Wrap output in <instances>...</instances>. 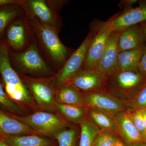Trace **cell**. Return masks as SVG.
Masks as SVG:
<instances>
[{
  "label": "cell",
  "instance_id": "1",
  "mask_svg": "<svg viewBox=\"0 0 146 146\" xmlns=\"http://www.w3.org/2000/svg\"><path fill=\"white\" fill-rule=\"evenodd\" d=\"M20 5L45 52L54 64L64 65L68 50L59 39L58 33L52 28L40 22L25 6Z\"/></svg>",
  "mask_w": 146,
  "mask_h": 146
},
{
  "label": "cell",
  "instance_id": "2",
  "mask_svg": "<svg viewBox=\"0 0 146 146\" xmlns=\"http://www.w3.org/2000/svg\"><path fill=\"white\" fill-rule=\"evenodd\" d=\"M0 74L6 92L11 99L25 103H31L28 89L13 68L9 48L2 39H0Z\"/></svg>",
  "mask_w": 146,
  "mask_h": 146
},
{
  "label": "cell",
  "instance_id": "3",
  "mask_svg": "<svg viewBox=\"0 0 146 146\" xmlns=\"http://www.w3.org/2000/svg\"><path fill=\"white\" fill-rule=\"evenodd\" d=\"M9 55L12 65L21 72L37 75L53 74L40 54L35 40L23 51L16 52L9 50Z\"/></svg>",
  "mask_w": 146,
  "mask_h": 146
},
{
  "label": "cell",
  "instance_id": "4",
  "mask_svg": "<svg viewBox=\"0 0 146 146\" xmlns=\"http://www.w3.org/2000/svg\"><path fill=\"white\" fill-rule=\"evenodd\" d=\"M18 120L32 129L38 135L54 136L58 132L68 127L65 120L48 112H38L24 117Z\"/></svg>",
  "mask_w": 146,
  "mask_h": 146
},
{
  "label": "cell",
  "instance_id": "5",
  "mask_svg": "<svg viewBox=\"0 0 146 146\" xmlns=\"http://www.w3.org/2000/svg\"><path fill=\"white\" fill-rule=\"evenodd\" d=\"M93 35V31H90L78 48L66 61L59 72L50 80L55 89H57L67 83L71 78L82 69Z\"/></svg>",
  "mask_w": 146,
  "mask_h": 146
},
{
  "label": "cell",
  "instance_id": "6",
  "mask_svg": "<svg viewBox=\"0 0 146 146\" xmlns=\"http://www.w3.org/2000/svg\"><path fill=\"white\" fill-rule=\"evenodd\" d=\"M145 79L138 70L119 71L106 80L104 89L110 93L127 98Z\"/></svg>",
  "mask_w": 146,
  "mask_h": 146
},
{
  "label": "cell",
  "instance_id": "7",
  "mask_svg": "<svg viewBox=\"0 0 146 146\" xmlns=\"http://www.w3.org/2000/svg\"><path fill=\"white\" fill-rule=\"evenodd\" d=\"M31 29L25 14L23 13L14 19L6 29L2 40L9 50L16 52L23 51L28 46Z\"/></svg>",
  "mask_w": 146,
  "mask_h": 146
},
{
  "label": "cell",
  "instance_id": "8",
  "mask_svg": "<svg viewBox=\"0 0 146 146\" xmlns=\"http://www.w3.org/2000/svg\"><path fill=\"white\" fill-rule=\"evenodd\" d=\"M113 18L99 25L94 33L87 50L82 70H92L104 50L110 33L112 31ZM81 69V70H82Z\"/></svg>",
  "mask_w": 146,
  "mask_h": 146
},
{
  "label": "cell",
  "instance_id": "9",
  "mask_svg": "<svg viewBox=\"0 0 146 146\" xmlns=\"http://www.w3.org/2000/svg\"><path fill=\"white\" fill-rule=\"evenodd\" d=\"M104 90L82 94L85 107L102 110L114 116L125 111V102Z\"/></svg>",
  "mask_w": 146,
  "mask_h": 146
},
{
  "label": "cell",
  "instance_id": "10",
  "mask_svg": "<svg viewBox=\"0 0 146 146\" xmlns=\"http://www.w3.org/2000/svg\"><path fill=\"white\" fill-rule=\"evenodd\" d=\"M119 31H112L104 50L92 70L98 73L105 80L119 71L118 67L117 40Z\"/></svg>",
  "mask_w": 146,
  "mask_h": 146
},
{
  "label": "cell",
  "instance_id": "11",
  "mask_svg": "<svg viewBox=\"0 0 146 146\" xmlns=\"http://www.w3.org/2000/svg\"><path fill=\"white\" fill-rule=\"evenodd\" d=\"M21 4L27 7L40 22L55 30L60 28L59 17L56 9L50 1L44 0H21Z\"/></svg>",
  "mask_w": 146,
  "mask_h": 146
},
{
  "label": "cell",
  "instance_id": "12",
  "mask_svg": "<svg viewBox=\"0 0 146 146\" xmlns=\"http://www.w3.org/2000/svg\"><path fill=\"white\" fill-rule=\"evenodd\" d=\"M105 81L104 78L95 71L82 69L66 83L70 84L80 92L86 93L104 90Z\"/></svg>",
  "mask_w": 146,
  "mask_h": 146
},
{
  "label": "cell",
  "instance_id": "13",
  "mask_svg": "<svg viewBox=\"0 0 146 146\" xmlns=\"http://www.w3.org/2000/svg\"><path fill=\"white\" fill-rule=\"evenodd\" d=\"M117 135L127 146L138 142H143L142 134L131 119L128 110L115 115Z\"/></svg>",
  "mask_w": 146,
  "mask_h": 146
},
{
  "label": "cell",
  "instance_id": "14",
  "mask_svg": "<svg viewBox=\"0 0 146 146\" xmlns=\"http://www.w3.org/2000/svg\"><path fill=\"white\" fill-rule=\"evenodd\" d=\"M146 21V1L141 2L137 7L124 10L113 17L112 31H120Z\"/></svg>",
  "mask_w": 146,
  "mask_h": 146
},
{
  "label": "cell",
  "instance_id": "15",
  "mask_svg": "<svg viewBox=\"0 0 146 146\" xmlns=\"http://www.w3.org/2000/svg\"><path fill=\"white\" fill-rule=\"evenodd\" d=\"M27 82L39 105L50 107L55 105L54 87L50 81L27 78Z\"/></svg>",
  "mask_w": 146,
  "mask_h": 146
},
{
  "label": "cell",
  "instance_id": "16",
  "mask_svg": "<svg viewBox=\"0 0 146 146\" xmlns=\"http://www.w3.org/2000/svg\"><path fill=\"white\" fill-rule=\"evenodd\" d=\"M146 40L140 25L132 26L120 31L117 40L118 52L144 46Z\"/></svg>",
  "mask_w": 146,
  "mask_h": 146
},
{
  "label": "cell",
  "instance_id": "17",
  "mask_svg": "<svg viewBox=\"0 0 146 146\" xmlns=\"http://www.w3.org/2000/svg\"><path fill=\"white\" fill-rule=\"evenodd\" d=\"M0 133L3 135L38 134L32 129L18 119L0 110Z\"/></svg>",
  "mask_w": 146,
  "mask_h": 146
},
{
  "label": "cell",
  "instance_id": "18",
  "mask_svg": "<svg viewBox=\"0 0 146 146\" xmlns=\"http://www.w3.org/2000/svg\"><path fill=\"white\" fill-rule=\"evenodd\" d=\"M3 138L10 146H56L54 141L36 134L3 135Z\"/></svg>",
  "mask_w": 146,
  "mask_h": 146
},
{
  "label": "cell",
  "instance_id": "19",
  "mask_svg": "<svg viewBox=\"0 0 146 146\" xmlns=\"http://www.w3.org/2000/svg\"><path fill=\"white\" fill-rule=\"evenodd\" d=\"M55 99L57 103L85 107L82 94L68 83L56 89Z\"/></svg>",
  "mask_w": 146,
  "mask_h": 146
},
{
  "label": "cell",
  "instance_id": "20",
  "mask_svg": "<svg viewBox=\"0 0 146 146\" xmlns=\"http://www.w3.org/2000/svg\"><path fill=\"white\" fill-rule=\"evenodd\" d=\"M89 118L99 128L102 132L117 134L115 116L102 110L87 108Z\"/></svg>",
  "mask_w": 146,
  "mask_h": 146
},
{
  "label": "cell",
  "instance_id": "21",
  "mask_svg": "<svg viewBox=\"0 0 146 146\" xmlns=\"http://www.w3.org/2000/svg\"><path fill=\"white\" fill-rule=\"evenodd\" d=\"M145 47L119 52L118 56L119 71L138 70V63Z\"/></svg>",
  "mask_w": 146,
  "mask_h": 146
},
{
  "label": "cell",
  "instance_id": "22",
  "mask_svg": "<svg viewBox=\"0 0 146 146\" xmlns=\"http://www.w3.org/2000/svg\"><path fill=\"white\" fill-rule=\"evenodd\" d=\"M55 107L68 121L80 124L88 118L85 106L61 104L56 103Z\"/></svg>",
  "mask_w": 146,
  "mask_h": 146
},
{
  "label": "cell",
  "instance_id": "23",
  "mask_svg": "<svg viewBox=\"0 0 146 146\" xmlns=\"http://www.w3.org/2000/svg\"><path fill=\"white\" fill-rule=\"evenodd\" d=\"M23 13L19 4H7L0 6V39H3L6 29L14 19Z\"/></svg>",
  "mask_w": 146,
  "mask_h": 146
},
{
  "label": "cell",
  "instance_id": "24",
  "mask_svg": "<svg viewBox=\"0 0 146 146\" xmlns=\"http://www.w3.org/2000/svg\"><path fill=\"white\" fill-rule=\"evenodd\" d=\"M80 125L81 132L79 146H92L95 138L102 131L89 117Z\"/></svg>",
  "mask_w": 146,
  "mask_h": 146
},
{
  "label": "cell",
  "instance_id": "25",
  "mask_svg": "<svg viewBox=\"0 0 146 146\" xmlns=\"http://www.w3.org/2000/svg\"><path fill=\"white\" fill-rule=\"evenodd\" d=\"M127 99L126 104L131 109L146 110V78Z\"/></svg>",
  "mask_w": 146,
  "mask_h": 146
},
{
  "label": "cell",
  "instance_id": "26",
  "mask_svg": "<svg viewBox=\"0 0 146 146\" xmlns=\"http://www.w3.org/2000/svg\"><path fill=\"white\" fill-rule=\"evenodd\" d=\"M58 146H78L77 133L75 128L68 127L54 135Z\"/></svg>",
  "mask_w": 146,
  "mask_h": 146
},
{
  "label": "cell",
  "instance_id": "27",
  "mask_svg": "<svg viewBox=\"0 0 146 146\" xmlns=\"http://www.w3.org/2000/svg\"><path fill=\"white\" fill-rule=\"evenodd\" d=\"M118 138L115 133L101 132L95 138L92 146H114Z\"/></svg>",
  "mask_w": 146,
  "mask_h": 146
},
{
  "label": "cell",
  "instance_id": "28",
  "mask_svg": "<svg viewBox=\"0 0 146 146\" xmlns=\"http://www.w3.org/2000/svg\"><path fill=\"white\" fill-rule=\"evenodd\" d=\"M0 106L10 112H19L21 109L18 105L7 97L3 89L0 80Z\"/></svg>",
  "mask_w": 146,
  "mask_h": 146
},
{
  "label": "cell",
  "instance_id": "29",
  "mask_svg": "<svg viewBox=\"0 0 146 146\" xmlns=\"http://www.w3.org/2000/svg\"><path fill=\"white\" fill-rule=\"evenodd\" d=\"M128 111L133 124L141 134L143 133L145 128L141 110L131 109L128 110Z\"/></svg>",
  "mask_w": 146,
  "mask_h": 146
},
{
  "label": "cell",
  "instance_id": "30",
  "mask_svg": "<svg viewBox=\"0 0 146 146\" xmlns=\"http://www.w3.org/2000/svg\"><path fill=\"white\" fill-rule=\"evenodd\" d=\"M138 70L145 78H146V47L144 48L143 52L138 63Z\"/></svg>",
  "mask_w": 146,
  "mask_h": 146
},
{
  "label": "cell",
  "instance_id": "31",
  "mask_svg": "<svg viewBox=\"0 0 146 146\" xmlns=\"http://www.w3.org/2000/svg\"><path fill=\"white\" fill-rule=\"evenodd\" d=\"M136 0H128V1H121L119 5L121 7L124 8V10H127L132 8V6L137 2Z\"/></svg>",
  "mask_w": 146,
  "mask_h": 146
},
{
  "label": "cell",
  "instance_id": "32",
  "mask_svg": "<svg viewBox=\"0 0 146 146\" xmlns=\"http://www.w3.org/2000/svg\"><path fill=\"white\" fill-rule=\"evenodd\" d=\"M21 0H0V6L7 4H19Z\"/></svg>",
  "mask_w": 146,
  "mask_h": 146
},
{
  "label": "cell",
  "instance_id": "33",
  "mask_svg": "<svg viewBox=\"0 0 146 146\" xmlns=\"http://www.w3.org/2000/svg\"><path fill=\"white\" fill-rule=\"evenodd\" d=\"M114 146H127L125 143L120 138H118Z\"/></svg>",
  "mask_w": 146,
  "mask_h": 146
},
{
  "label": "cell",
  "instance_id": "34",
  "mask_svg": "<svg viewBox=\"0 0 146 146\" xmlns=\"http://www.w3.org/2000/svg\"><path fill=\"white\" fill-rule=\"evenodd\" d=\"M143 119L144 126H145V131H146V110H141Z\"/></svg>",
  "mask_w": 146,
  "mask_h": 146
},
{
  "label": "cell",
  "instance_id": "35",
  "mask_svg": "<svg viewBox=\"0 0 146 146\" xmlns=\"http://www.w3.org/2000/svg\"><path fill=\"white\" fill-rule=\"evenodd\" d=\"M139 25L143 31L146 40V21L141 23V24H139Z\"/></svg>",
  "mask_w": 146,
  "mask_h": 146
},
{
  "label": "cell",
  "instance_id": "36",
  "mask_svg": "<svg viewBox=\"0 0 146 146\" xmlns=\"http://www.w3.org/2000/svg\"><path fill=\"white\" fill-rule=\"evenodd\" d=\"M128 146H146V143L144 142H138Z\"/></svg>",
  "mask_w": 146,
  "mask_h": 146
},
{
  "label": "cell",
  "instance_id": "37",
  "mask_svg": "<svg viewBox=\"0 0 146 146\" xmlns=\"http://www.w3.org/2000/svg\"><path fill=\"white\" fill-rule=\"evenodd\" d=\"M0 146H10L9 144L6 142L5 140L3 139V138H2L1 141H0Z\"/></svg>",
  "mask_w": 146,
  "mask_h": 146
},
{
  "label": "cell",
  "instance_id": "38",
  "mask_svg": "<svg viewBox=\"0 0 146 146\" xmlns=\"http://www.w3.org/2000/svg\"><path fill=\"white\" fill-rule=\"evenodd\" d=\"M142 136L143 142L146 143V131H145L143 133H142Z\"/></svg>",
  "mask_w": 146,
  "mask_h": 146
},
{
  "label": "cell",
  "instance_id": "39",
  "mask_svg": "<svg viewBox=\"0 0 146 146\" xmlns=\"http://www.w3.org/2000/svg\"><path fill=\"white\" fill-rule=\"evenodd\" d=\"M2 138V137H1V136H0V141H1V139Z\"/></svg>",
  "mask_w": 146,
  "mask_h": 146
}]
</instances>
